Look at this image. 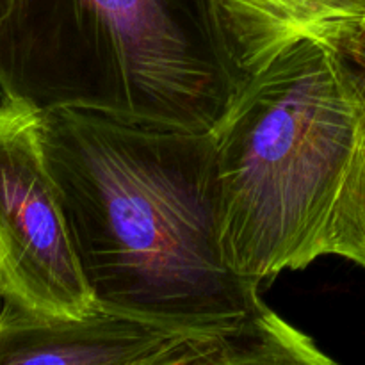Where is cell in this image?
Returning <instances> with one entry per match:
<instances>
[{"instance_id":"cell-1","label":"cell","mask_w":365,"mask_h":365,"mask_svg":"<svg viewBox=\"0 0 365 365\" xmlns=\"http://www.w3.org/2000/svg\"><path fill=\"white\" fill-rule=\"evenodd\" d=\"M38 125L96 307L184 331L267 309L225 253L212 132L71 107Z\"/></svg>"},{"instance_id":"cell-2","label":"cell","mask_w":365,"mask_h":365,"mask_svg":"<svg viewBox=\"0 0 365 365\" xmlns=\"http://www.w3.org/2000/svg\"><path fill=\"white\" fill-rule=\"evenodd\" d=\"M210 132L239 274L262 284L328 255L365 267V86L324 32L250 77Z\"/></svg>"},{"instance_id":"cell-3","label":"cell","mask_w":365,"mask_h":365,"mask_svg":"<svg viewBox=\"0 0 365 365\" xmlns=\"http://www.w3.org/2000/svg\"><path fill=\"white\" fill-rule=\"evenodd\" d=\"M242 86L209 0H11L0 21V91L34 110L207 132Z\"/></svg>"},{"instance_id":"cell-4","label":"cell","mask_w":365,"mask_h":365,"mask_svg":"<svg viewBox=\"0 0 365 365\" xmlns=\"http://www.w3.org/2000/svg\"><path fill=\"white\" fill-rule=\"evenodd\" d=\"M0 271L4 292L61 317L95 309L59 189L39 143L38 110L0 106Z\"/></svg>"},{"instance_id":"cell-5","label":"cell","mask_w":365,"mask_h":365,"mask_svg":"<svg viewBox=\"0 0 365 365\" xmlns=\"http://www.w3.org/2000/svg\"><path fill=\"white\" fill-rule=\"evenodd\" d=\"M0 298V365H216L220 330H175L100 307L48 316Z\"/></svg>"},{"instance_id":"cell-6","label":"cell","mask_w":365,"mask_h":365,"mask_svg":"<svg viewBox=\"0 0 365 365\" xmlns=\"http://www.w3.org/2000/svg\"><path fill=\"white\" fill-rule=\"evenodd\" d=\"M209 6L242 84L305 36L365 14V0H209Z\"/></svg>"},{"instance_id":"cell-7","label":"cell","mask_w":365,"mask_h":365,"mask_svg":"<svg viewBox=\"0 0 365 365\" xmlns=\"http://www.w3.org/2000/svg\"><path fill=\"white\" fill-rule=\"evenodd\" d=\"M339 46L365 86V29L359 21H344L324 31Z\"/></svg>"},{"instance_id":"cell-8","label":"cell","mask_w":365,"mask_h":365,"mask_svg":"<svg viewBox=\"0 0 365 365\" xmlns=\"http://www.w3.org/2000/svg\"><path fill=\"white\" fill-rule=\"evenodd\" d=\"M11 6V0H0V21L4 20V16L7 14V9Z\"/></svg>"},{"instance_id":"cell-9","label":"cell","mask_w":365,"mask_h":365,"mask_svg":"<svg viewBox=\"0 0 365 365\" xmlns=\"http://www.w3.org/2000/svg\"><path fill=\"white\" fill-rule=\"evenodd\" d=\"M4 292V280H2V271H0V296Z\"/></svg>"},{"instance_id":"cell-10","label":"cell","mask_w":365,"mask_h":365,"mask_svg":"<svg viewBox=\"0 0 365 365\" xmlns=\"http://www.w3.org/2000/svg\"><path fill=\"white\" fill-rule=\"evenodd\" d=\"M359 24H360V25H362V27L365 29V14H364V16H362V18H360V20H359Z\"/></svg>"}]
</instances>
